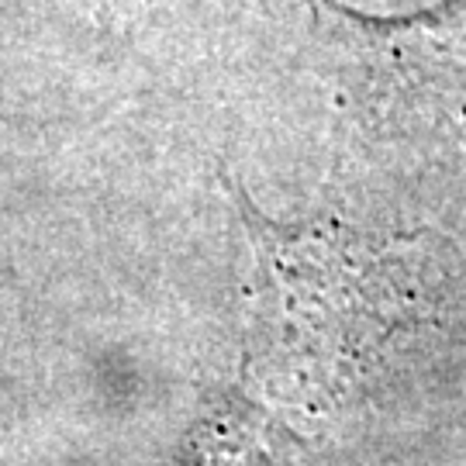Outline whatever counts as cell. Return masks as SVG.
I'll list each match as a JSON object with an SVG mask.
<instances>
[{"instance_id":"6da1fadb","label":"cell","mask_w":466,"mask_h":466,"mask_svg":"<svg viewBox=\"0 0 466 466\" xmlns=\"http://www.w3.org/2000/svg\"><path fill=\"white\" fill-rule=\"evenodd\" d=\"M238 211L249 225L256 249V325L267 346L287 350L300 332H315L325 350L339 356L335 335L370 339L398 329L415 315L418 300L408 287L411 259L404 252H370L339 232H287L252 211L238 194Z\"/></svg>"}]
</instances>
